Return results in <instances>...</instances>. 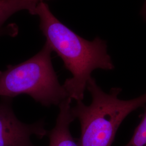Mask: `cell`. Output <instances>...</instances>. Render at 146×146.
I'll return each mask as SVG.
<instances>
[{"label": "cell", "instance_id": "obj_1", "mask_svg": "<svg viewBox=\"0 0 146 146\" xmlns=\"http://www.w3.org/2000/svg\"><path fill=\"white\" fill-rule=\"evenodd\" d=\"M35 15L40 17V28L46 37V42L73 75L63 85L69 97L77 102L82 101L92 72L98 68H114L106 43L99 37L89 41L78 36L59 21L43 1L38 3Z\"/></svg>", "mask_w": 146, "mask_h": 146}, {"label": "cell", "instance_id": "obj_9", "mask_svg": "<svg viewBox=\"0 0 146 146\" xmlns=\"http://www.w3.org/2000/svg\"><path fill=\"white\" fill-rule=\"evenodd\" d=\"M5 35V30L4 28L2 27H0V36H3V35Z\"/></svg>", "mask_w": 146, "mask_h": 146}, {"label": "cell", "instance_id": "obj_2", "mask_svg": "<svg viewBox=\"0 0 146 146\" xmlns=\"http://www.w3.org/2000/svg\"><path fill=\"white\" fill-rule=\"evenodd\" d=\"M86 88L92 97L89 106L82 101L71 108L74 118L81 125L78 146H111L120 124L131 111L146 103V94L131 100L119 99L120 89L107 94L98 86L93 78Z\"/></svg>", "mask_w": 146, "mask_h": 146}, {"label": "cell", "instance_id": "obj_6", "mask_svg": "<svg viewBox=\"0 0 146 146\" xmlns=\"http://www.w3.org/2000/svg\"><path fill=\"white\" fill-rule=\"evenodd\" d=\"M37 5L30 0H0V27L19 11L27 10L32 15H35Z\"/></svg>", "mask_w": 146, "mask_h": 146}, {"label": "cell", "instance_id": "obj_4", "mask_svg": "<svg viewBox=\"0 0 146 146\" xmlns=\"http://www.w3.org/2000/svg\"><path fill=\"white\" fill-rule=\"evenodd\" d=\"M11 100L2 98L0 102V146H36L31 137L34 135L42 139L48 135L44 121L32 124L22 122L13 111Z\"/></svg>", "mask_w": 146, "mask_h": 146}, {"label": "cell", "instance_id": "obj_5", "mask_svg": "<svg viewBox=\"0 0 146 146\" xmlns=\"http://www.w3.org/2000/svg\"><path fill=\"white\" fill-rule=\"evenodd\" d=\"M72 99L68 98L58 105L59 113L56 125L48 132L49 138L48 146H78L72 135L69 126L75 119L71 111Z\"/></svg>", "mask_w": 146, "mask_h": 146}, {"label": "cell", "instance_id": "obj_8", "mask_svg": "<svg viewBox=\"0 0 146 146\" xmlns=\"http://www.w3.org/2000/svg\"><path fill=\"white\" fill-rule=\"evenodd\" d=\"M142 15L143 17L145 19V20H146V0L145 2V4L143 5V7L142 8Z\"/></svg>", "mask_w": 146, "mask_h": 146}, {"label": "cell", "instance_id": "obj_10", "mask_svg": "<svg viewBox=\"0 0 146 146\" xmlns=\"http://www.w3.org/2000/svg\"><path fill=\"white\" fill-rule=\"evenodd\" d=\"M30 1H33V2H35V3H38L40 2H41V1H43V0H30Z\"/></svg>", "mask_w": 146, "mask_h": 146}, {"label": "cell", "instance_id": "obj_7", "mask_svg": "<svg viewBox=\"0 0 146 146\" xmlns=\"http://www.w3.org/2000/svg\"><path fill=\"white\" fill-rule=\"evenodd\" d=\"M126 146H146V115Z\"/></svg>", "mask_w": 146, "mask_h": 146}, {"label": "cell", "instance_id": "obj_3", "mask_svg": "<svg viewBox=\"0 0 146 146\" xmlns=\"http://www.w3.org/2000/svg\"><path fill=\"white\" fill-rule=\"evenodd\" d=\"M52 50L46 42L32 58L16 65H8L0 71V96L13 99L27 94L45 107L58 106L69 95L59 83L52 66Z\"/></svg>", "mask_w": 146, "mask_h": 146}]
</instances>
